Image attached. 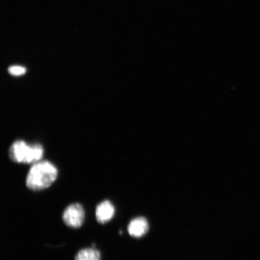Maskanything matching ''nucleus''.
I'll use <instances>...</instances> for the list:
<instances>
[{
    "label": "nucleus",
    "mask_w": 260,
    "mask_h": 260,
    "mask_svg": "<svg viewBox=\"0 0 260 260\" xmlns=\"http://www.w3.org/2000/svg\"><path fill=\"white\" fill-rule=\"evenodd\" d=\"M102 255L99 250L94 248H84L78 252L75 260H101Z\"/></svg>",
    "instance_id": "423d86ee"
},
{
    "label": "nucleus",
    "mask_w": 260,
    "mask_h": 260,
    "mask_svg": "<svg viewBox=\"0 0 260 260\" xmlns=\"http://www.w3.org/2000/svg\"><path fill=\"white\" fill-rule=\"evenodd\" d=\"M8 72L13 76H21L26 73V69L20 65H13L9 68Z\"/></svg>",
    "instance_id": "0eeeda50"
},
{
    "label": "nucleus",
    "mask_w": 260,
    "mask_h": 260,
    "mask_svg": "<svg viewBox=\"0 0 260 260\" xmlns=\"http://www.w3.org/2000/svg\"><path fill=\"white\" fill-rule=\"evenodd\" d=\"M115 209L113 204L108 200L100 203L96 207V219L100 223L105 224L111 220L115 216Z\"/></svg>",
    "instance_id": "20e7f679"
},
{
    "label": "nucleus",
    "mask_w": 260,
    "mask_h": 260,
    "mask_svg": "<svg viewBox=\"0 0 260 260\" xmlns=\"http://www.w3.org/2000/svg\"><path fill=\"white\" fill-rule=\"evenodd\" d=\"M9 155L12 161L17 164H34L43 157L44 148L40 144H28L18 140L10 147Z\"/></svg>",
    "instance_id": "f03ea898"
},
{
    "label": "nucleus",
    "mask_w": 260,
    "mask_h": 260,
    "mask_svg": "<svg viewBox=\"0 0 260 260\" xmlns=\"http://www.w3.org/2000/svg\"><path fill=\"white\" fill-rule=\"evenodd\" d=\"M84 217L85 213L83 206L80 204L74 203L64 210L62 219L68 226L78 229L83 225Z\"/></svg>",
    "instance_id": "7ed1b4c3"
},
{
    "label": "nucleus",
    "mask_w": 260,
    "mask_h": 260,
    "mask_svg": "<svg viewBox=\"0 0 260 260\" xmlns=\"http://www.w3.org/2000/svg\"><path fill=\"white\" fill-rule=\"evenodd\" d=\"M57 168L49 161H40L32 164L26 177V186L34 191H40L50 187L56 180Z\"/></svg>",
    "instance_id": "f257e3e1"
},
{
    "label": "nucleus",
    "mask_w": 260,
    "mask_h": 260,
    "mask_svg": "<svg viewBox=\"0 0 260 260\" xmlns=\"http://www.w3.org/2000/svg\"><path fill=\"white\" fill-rule=\"evenodd\" d=\"M149 229L148 221L144 217H138L130 221L128 232L130 236L141 237L147 233Z\"/></svg>",
    "instance_id": "39448f33"
}]
</instances>
